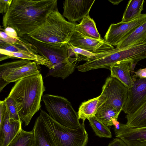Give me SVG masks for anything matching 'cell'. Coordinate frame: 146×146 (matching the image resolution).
Returning <instances> with one entry per match:
<instances>
[{"mask_svg":"<svg viewBox=\"0 0 146 146\" xmlns=\"http://www.w3.org/2000/svg\"><path fill=\"white\" fill-rule=\"evenodd\" d=\"M13 0L0 1V13L5 14L9 10Z\"/></svg>","mask_w":146,"mask_h":146,"instance_id":"cell-31","label":"cell"},{"mask_svg":"<svg viewBox=\"0 0 146 146\" xmlns=\"http://www.w3.org/2000/svg\"><path fill=\"white\" fill-rule=\"evenodd\" d=\"M90 125L96 135L100 137L110 138L112 135L110 129L95 116L88 119Z\"/></svg>","mask_w":146,"mask_h":146,"instance_id":"cell-26","label":"cell"},{"mask_svg":"<svg viewBox=\"0 0 146 146\" xmlns=\"http://www.w3.org/2000/svg\"><path fill=\"white\" fill-rule=\"evenodd\" d=\"M146 22V13L126 22L111 24L104 37V40L112 46H116L125 37Z\"/></svg>","mask_w":146,"mask_h":146,"instance_id":"cell-9","label":"cell"},{"mask_svg":"<svg viewBox=\"0 0 146 146\" xmlns=\"http://www.w3.org/2000/svg\"><path fill=\"white\" fill-rule=\"evenodd\" d=\"M109 1L112 3L113 5H118L122 0H109Z\"/></svg>","mask_w":146,"mask_h":146,"instance_id":"cell-35","label":"cell"},{"mask_svg":"<svg viewBox=\"0 0 146 146\" xmlns=\"http://www.w3.org/2000/svg\"><path fill=\"white\" fill-rule=\"evenodd\" d=\"M34 137L33 130L27 131L21 129L7 146H31Z\"/></svg>","mask_w":146,"mask_h":146,"instance_id":"cell-25","label":"cell"},{"mask_svg":"<svg viewBox=\"0 0 146 146\" xmlns=\"http://www.w3.org/2000/svg\"><path fill=\"white\" fill-rule=\"evenodd\" d=\"M39 64L35 61L21 59L0 66V82L8 84L40 73Z\"/></svg>","mask_w":146,"mask_h":146,"instance_id":"cell-7","label":"cell"},{"mask_svg":"<svg viewBox=\"0 0 146 146\" xmlns=\"http://www.w3.org/2000/svg\"><path fill=\"white\" fill-rule=\"evenodd\" d=\"M106 101L101 94L96 98L82 102L77 112L79 119H82L84 123L86 119L95 116L99 108Z\"/></svg>","mask_w":146,"mask_h":146,"instance_id":"cell-17","label":"cell"},{"mask_svg":"<svg viewBox=\"0 0 146 146\" xmlns=\"http://www.w3.org/2000/svg\"><path fill=\"white\" fill-rule=\"evenodd\" d=\"M76 25L67 21L58 9L52 11L40 27L28 35L41 42L62 45L69 41L75 31Z\"/></svg>","mask_w":146,"mask_h":146,"instance_id":"cell-4","label":"cell"},{"mask_svg":"<svg viewBox=\"0 0 146 146\" xmlns=\"http://www.w3.org/2000/svg\"><path fill=\"white\" fill-rule=\"evenodd\" d=\"M133 75L136 78H146V68H140L136 72H134Z\"/></svg>","mask_w":146,"mask_h":146,"instance_id":"cell-34","label":"cell"},{"mask_svg":"<svg viewBox=\"0 0 146 146\" xmlns=\"http://www.w3.org/2000/svg\"><path fill=\"white\" fill-rule=\"evenodd\" d=\"M33 130L34 137L31 146H52L39 116L36 119Z\"/></svg>","mask_w":146,"mask_h":146,"instance_id":"cell-21","label":"cell"},{"mask_svg":"<svg viewBox=\"0 0 146 146\" xmlns=\"http://www.w3.org/2000/svg\"><path fill=\"white\" fill-rule=\"evenodd\" d=\"M0 61L10 58H18L32 60L38 64L45 66L49 69H54L52 63L47 58L38 54L29 52H12L0 49Z\"/></svg>","mask_w":146,"mask_h":146,"instance_id":"cell-16","label":"cell"},{"mask_svg":"<svg viewBox=\"0 0 146 146\" xmlns=\"http://www.w3.org/2000/svg\"><path fill=\"white\" fill-rule=\"evenodd\" d=\"M42 100L48 115L58 123L73 129L81 125L77 112L67 99L60 96L46 94L43 96Z\"/></svg>","mask_w":146,"mask_h":146,"instance_id":"cell-6","label":"cell"},{"mask_svg":"<svg viewBox=\"0 0 146 146\" xmlns=\"http://www.w3.org/2000/svg\"><path fill=\"white\" fill-rule=\"evenodd\" d=\"M68 43L74 47L94 54L103 52L114 48L113 46L108 44L104 40L87 37L75 31Z\"/></svg>","mask_w":146,"mask_h":146,"instance_id":"cell-13","label":"cell"},{"mask_svg":"<svg viewBox=\"0 0 146 146\" xmlns=\"http://www.w3.org/2000/svg\"><path fill=\"white\" fill-rule=\"evenodd\" d=\"M146 43V22L124 38L116 46L123 48L131 45Z\"/></svg>","mask_w":146,"mask_h":146,"instance_id":"cell-20","label":"cell"},{"mask_svg":"<svg viewBox=\"0 0 146 146\" xmlns=\"http://www.w3.org/2000/svg\"><path fill=\"white\" fill-rule=\"evenodd\" d=\"M22 121L10 118L8 114L0 126V146L9 145L22 129Z\"/></svg>","mask_w":146,"mask_h":146,"instance_id":"cell-15","label":"cell"},{"mask_svg":"<svg viewBox=\"0 0 146 146\" xmlns=\"http://www.w3.org/2000/svg\"><path fill=\"white\" fill-rule=\"evenodd\" d=\"M114 126L115 136L127 146H146V126L132 128L117 121Z\"/></svg>","mask_w":146,"mask_h":146,"instance_id":"cell-11","label":"cell"},{"mask_svg":"<svg viewBox=\"0 0 146 146\" xmlns=\"http://www.w3.org/2000/svg\"><path fill=\"white\" fill-rule=\"evenodd\" d=\"M0 49L10 52H29L38 54L33 46L22 37H20L18 41L13 44H8L0 41Z\"/></svg>","mask_w":146,"mask_h":146,"instance_id":"cell-22","label":"cell"},{"mask_svg":"<svg viewBox=\"0 0 146 146\" xmlns=\"http://www.w3.org/2000/svg\"><path fill=\"white\" fill-rule=\"evenodd\" d=\"M134 85L128 89V97L123 111L127 115L135 112L146 101V78L132 76Z\"/></svg>","mask_w":146,"mask_h":146,"instance_id":"cell-10","label":"cell"},{"mask_svg":"<svg viewBox=\"0 0 146 146\" xmlns=\"http://www.w3.org/2000/svg\"><path fill=\"white\" fill-rule=\"evenodd\" d=\"M39 116L52 146H86L88 135L84 123L73 129L58 123L44 110Z\"/></svg>","mask_w":146,"mask_h":146,"instance_id":"cell-5","label":"cell"},{"mask_svg":"<svg viewBox=\"0 0 146 146\" xmlns=\"http://www.w3.org/2000/svg\"><path fill=\"white\" fill-rule=\"evenodd\" d=\"M3 100L9 118L17 120H21L18 114L17 104L14 100L8 96Z\"/></svg>","mask_w":146,"mask_h":146,"instance_id":"cell-27","label":"cell"},{"mask_svg":"<svg viewBox=\"0 0 146 146\" xmlns=\"http://www.w3.org/2000/svg\"><path fill=\"white\" fill-rule=\"evenodd\" d=\"M20 37L15 38L10 37L3 31L0 32V41L9 44H13L16 43Z\"/></svg>","mask_w":146,"mask_h":146,"instance_id":"cell-29","label":"cell"},{"mask_svg":"<svg viewBox=\"0 0 146 146\" xmlns=\"http://www.w3.org/2000/svg\"><path fill=\"white\" fill-rule=\"evenodd\" d=\"M75 31L87 37L101 39L95 21L89 15L84 17L79 24L76 25Z\"/></svg>","mask_w":146,"mask_h":146,"instance_id":"cell-19","label":"cell"},{"mask_svg":"<svg viewBox=\"0 0 146 146\" xmlns=\"http://www.w3.org/2000/svg\"><path fill=\"white\" fill-rule=\"evenodd\" d=\"M144 0H130L127 5L124 12L122 22H126L137 18L142 14L143 9Z\"/></svg>","mask_w":146,"mask_h":146,"instance_id":"cell-23","label":"cell"},{"mask_svg":"<svg viewBox=\"0 0 146 146\" xmlns=\"http://www.w3.org/2000/svg\"><path fill=\"white\" fill-rule=\"evenodd\" d=\"M46 90L42 74L30 76L15 82L8 96L16 103L21 120L28 125L40 109L41 99Z\"/></svg>","mask_w":146,"mask_h":146,"instance_id":"cell-2","label":"cell"},{"mask_svg":"<svg viewBox=\"0 0 146 146\" xmlns=\"http://www.w3.org/2000/svg\"><path fill=\"white\" fill-rule=\"evenodd\" d=\"M100 94L105 102L120 113L124 110L128 97V89L117 79L110 76L106 79Z\"/></svg>","mask_w":146,"mask_h":146,"instance_id":"cell-8","label":"cell"},{"mask_svg":"<svg viewBox=\"0 0 146 146\" xmlns=\"http://www.w3.org/2000/svg\"><path fill=\"white\" fill-rule=\"evenodd\" d=\"M57 0H13L3 17V27L14 29L22 37L40 27L50 14L58 9Z\"/></svg>","mask_w":146,"mask_h":146,"instance_id":"cell-1","label":"cell"},{"mask_svg":"<svg viewBox=\"0 0 146 146\" xmlns=\"http://www.w3.org/2000/svg\"><path fill=\"white\" fill-rule=\"evenodd\" d=\"M95 0H66L63 2L62 15L68 21L75 23L89 15Z\"/></svg>","mask_w":146,"mask_h":146,"instance_id":"cell-12","label":"cell"},{"mask_svg":"<svg viewBox=\"0 0 146 146\" xmlns=\"http://www.w3.org/2000/svg\"><path fill=\"white\" fill-rule=\"evenodd\" d=\"M120 113L105 102L98 108L95 116L107 127L114 125Z\"/></svg>","mask_w":146,"mask_h":146,"instance_id":"cell-18","label":"cell"},{"mask_svg":"<svg viewBox=\"0 0 146 146\" xmlns=\"http://www.w3.org/2000/svg\"><path fill=\"white\" fill-rule=\"evenodd\" d=\"M133 62L135 63L133 60H128L116 63L110 67V76L117 79L127 88H130L134 84L131 75Z\"/></svg>","mask_w":146,"mask_h":146,"instance_id":"cell-14","label":"cell"},{"mask_svg":"<svg viewBox=\"0 0 146 146\" xmlns=\"http://www.w3.org/2000/svg\"><path fill=\"white\" fill-rule=\"evenodd\" d=\"M108 146H127V145L122 140L116 137L110 142Z\"/></svg>","mask_w":146,"mask_h":146,"instance_id":"cell-33","label":"cell"},{"mask_svg":"<svg viewBox=\"0 0 146 146\" xmlns=\"http://www.w3.org/2000/svg\"><path fill=\"white\" fill-rule=\"evenodd\" d=\"M2 30L11 37L17 38L19 37L18 36L15 30L11 27H7L5 29H2Z\"/></svg>","mask_w":146,"mask_h":146,"instance_id":"cell-32","label":"cell"},{"mask_svg":"<svg viewBox=\"0 0 146 146\" xmlns=\"http://www.w3.org/2000/svg\"><path fill=\"white\" fill-rule=\"evenodd\" d=\"M126 125L129 127L137 128L146 126V101L135 112L126 115Z\"/></svg>","mask_w":146,"mask_h":146,"instance_id":"cell-24","label":"cell"},{"mask_svg":"<svg viewBox=\"0 0 146 146\" xmlns=\"http://www.w3.org/2000/svg\"><path fill=\"white\" fill-rule=\"evenodd\" d=\"M22 37L31 44L40 55L46 58L52 64L54 69H49L46 77L51 76L64 79L74 71L78 58L72 57L75 54L67 43L51 44L36 40L28 35Z\"/></svg>","mask_w":146,"mask_h":146,"instance_id":"cell-3","label":"cell"},{"mask_svg":"<svg viewBox=\"0 0 146 146\" xmlns=\"http://www.w3.org/2000/svg\"><path fill=\"white\" fill-rule=\"evenodd\" d=\"M69 48L75 54V57L78 58V61L85 60L86 61L91 60L95 54L87 50L74 47L68 43Z\"/></svg>","mask_w":146,"mask_h":146,"instance_id":"cell-28","label":"cell"},{"mask_svg":"<svg viewBox=\"0 0 146 146\" xmlns=\"http://www.w3.org/2000/svg\"><path fill=\"white\" fill-rule=\"evenodd\" d=\"M8 113L4 100L0 101V126L3 125L5 118Z\"/></svg>","mask_w":146,"mask_h":146,"instance_id":"cell-30","label":"cell"}]
</instances>
